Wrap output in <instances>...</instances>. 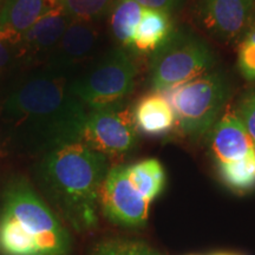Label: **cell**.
<instances>
[{"label": "cell", "instance_id": "484cf974", "mask_svg": "<svg viewBox=\"0 0 255 255\" xmlns=\"http://www.w3.org/2000/svg\"><path fill=\"white\" fill-rule=\"evenodd\" d=\"M0 2H1V0H0Z\"/></svg>", "mask_w": 255, "mask_h": 255}, {"label": "cell", "instance_id": "9a60e30c", "mask_svg": "<svg viewBox=\"0 0 255 255\" xmlns=\"http://www.w3.org/2000/svg\"><path fill=\"white\" fill-rule=\"evenodd\" d=\"M170 13L161 9L143 8V13L133 36L132 49L142 53H154L174 31Z\"/></svg>", "mask_w": 255, "mask_h": 255}, {"label": "cell", "instance_id": "277c9868", "mask_svg": "<svg viewBox=\"0 0 255 255\" xmlns=\"http://www.w3.org/2000/svg\"><path fill=\"white\" fill-rule=\"evenodd\" d=\"M214 51L188 27L174 28L161 47L151 55L149 82L156 92H168L212 71Z\"/></svg>", "mask_w": 255, "mask_h": 255}, {"label": "cell", "instance_id": "7402d4cb", "mask_svg": "<svg viewBox=\"0 0 255 255\" xmlns=\"http://www.w3.org/2000/svg\"><path fill=\"white\" fill-rule=\"evenodd\" d=\"M235 113L244 123L255 148V87L248 89L241 95Z\"/></svg>", "mask_w": 255, "mask_h": 255}, {"label": "cell", "instance_id": "e0dca14e", "mask_svg": "<svg viewBox=\"0 0 255 255\" xmlns=\"http://www.w3.org/2000/svg\"><path fill=\"white\" fill-rule=\"evenodd\" d=\"M128 173L136 189L150 203L164 189L165 173L158 159L148 158L128 165Z\"/></svg>", "mask_w": 255, "mask_h": 255}, {"label": "cell", "instance_id": "4316f807", "mask_svg": "<svg viewBox=\"0 0 255 255\" xmlns=\"http://www.w3.org/2000/svg\"><path fill=\"white\" fill-rule=\"evenodd\" d=\"M254 23H255V20H254Z\"/></svg>", "mask_w": 255, "mask_h": 255}, {"label": "cell", "instance_id": "52a82bcc", "mask_svg": "<svg viewBox=\"0 0 255 255\" xmlns=\"http://www.w3.org/2000/svg\"><path fill=\"white\" fill-rule=\"evenodd\" d=\"M81 142L105 156H122L132 151L138 142L133 113L123 103L91 109Z\"/></svg>", "mask_w": 255, "mask_h": 255}, {"label": "cell", "instance_id": "ba28073f", "mask_svg": "<svg viewBox=\"0 0 255 255\" xmlns=\"http://www.w3.org/2000/svg\"><path fill=\"white\" fill-rule=\"evenodd\" d=\"M149 206L150 202L130 180L128 165L109 169L100 195V207L105 218L123 227H143L148 220Z\"/></svg>", "mask_w": 255, "mask_h": 255}, {"label": "cell", "instance_id": "cb8c5ba5", "mask_svg": "<svg viewBox=\"0 0 255 255\" xmlns=\"http://www.w3.org/2000/svg\"><path fill=\"white\" fill-rule=\"evenodd\" d=\"M144 8L161 9L171 13L175 9L180 8L186 0H132Z\"/></svg>", "mask_w": 255, "mask_h": 255}, {"label": "cell", "instance_id": "d4e9b609", "mask_svg": "<svg viewBox=\"0 0 255 255\" xmlns=\"http://www.w3.org/2000/svg\"><path fill=\"white\" fill-rule=\"evenodd\" d=\"M214 255H239V254H234V253H218Z\"/></svg>", "mask_w": 255, "mask_h": 255}, {"label": "cell", "instance_id": "4fadbf2b", "mask_svg": "<svg viewBox=\"0 0 255 255\" xmlns=\"http://www.w3.org/2000/svg\"><path fill=\"white\" fill-rule=\"evenodd\" d=\"M56 6V0H1L0 34L18 45L25 32Z\"/></svg>", "mask_w": 255, "mask_h": 255}, {"label": "cell", "instance_id": "5bb4252c", "mask_svg": "<svg viewBox=\"0 0 255 255\" xmlns=\"http://www.w3.org/2000/svg\"><path fill=\"white\" fill-rule=\"evenodd\" d=\"M132 113L137 130L150 137L165 135L176 123L173 107L162 92L154 91L143 96Z\"/></svg>", "mask_w": 255, "mask_h": 255}, {"label": "cell", "instance_id": "7a4b0ae2", "mask_svg": "<svg viewBox=\"0 0 255 255\" xmlns=\"http://www.w3.org/2000/svg\"><path fill=\"white\" fill-rule=\"evenodd\" d=\"M108 157L82 142L47 152L37 168L44 194L77 232L98 225L100 195L109 171Z\"/></svg>", "mask_w": 255, "mask_h": 255}, {"label": "cell", "instance_id": "7c38bea8", "mask_svg": "<svg viewBox=\"0 0 255 255\" xmlns=\"http://www.w3.org/2000/svg\"><path fill=\"white\" fill-rule=\"evenodd\" d=\"M208 142L216 164L238 161L255 152L253 142L235 110L223 111L209 131Z\"/></svg>", "mask_w": 255, "mask_h": 255}, {"label": "cell", "instance_id": "5b68a950", "mask_svg": "<svg viewBox=\"0 0 255 255\" xmlns=\"http://www.w3.org/2000/svg\"><path fill=\"white\" fill-rule=\"evenodd\" d=\"M231 83L222 71H209L168 91V101L181 131L191 139L209 133L231 97Z\"/></svg>", "mask_w": 255, "mask_h": 255}, {"label": "cell", "instance_id": "2e32d148", "mask_svg": "<svg viewBox=\"0 0 255 255\" xmlns=\"http://www.w3.org/2000/svg\"><path fill=\"white\" fill-rule=\"evenodd\" d=\"M143 8L132 0H116L111 6L110 30L120 47L132 49L133 36L141 20Z\"/></svg>", "mask_w": 255, "mask_h": 255}, {"label": "cell", "instance_id": "30bf717a", "mask_svg": "<svg viewBox=\"0 0 255 255\" xmlns=\"http://www.w3.org/2000/svg\"><path fill=\"white\" fill-rule=\"evenodd\" d=\"M100 31L95 23L72 20L56 46L46 57L43 68L55 75L69 77L84 64L97 45Z\"/></svg>", "mask_w": 255, "mask_h": 255}, {"label": "cell", "instance_id": "8fae6325", "mask_svg": "<svg viewBox=\"0 0 255 255\" xmlns=\"http://www.w3.org/2000/svg\"><path fill=\"white\" fill-rule=\"evenodd\" d=\"M72 20L60 6L50 9L23 34L17 46L15 63L26 69L44 64Z\"/></svg>", "mask_w": 255, "mask_h": 255}, {"label": "cell", "instance_id": "6da1fadb", "mask_svg": "<svg viewBox=\"0 0 255 255\" xmlns=\"http://www.w3.org/2000/svg\"><path fill=\"white\" fill-rule=\"evenodd\" d=\"M88 113L69 79L43 66L21 73L0 98V128L18 148L50 152L81 142Z\"/></svg>", "mask_w": 255, "mask_h": 255}, {"label": "cell", "instance_id": "603a6c76", "mask_svg": "<svg viewBox=\"0 0 255 255\" xmlns=\"http://www.w3.org/2000/svg\"><path fill=\"white\" fill-rule=\"evenodd\" d=\"M17 44L0 34V75L17 59Z\"/></svg>", "mask_w": 255, "mask_h": 255}, {"label": "cell", "instance_id": "ffe728a7", "mask_svg": "<svg viewBox=\"0 0 255 255\" xmlns=\"http://www.w3.org/2000/svg\"><path fill=\"white\" fill-rule=\"evenodd\" d=\"M90 255H161L145 242L130 239H107L95 245Z\"/></svg>", "mask_w": 255, "mask_h": 255}, {"label": "cell", "instance_id": "44dd1931", "mask_svg": "<svg viewBox=\"0 0 255 255\" xmlns=\"http://www.w3.org/2000/svg\"><path fill=\"white\" fill-rule=\"evenodd\" d=\"M238 68L245 79L255 81V23L239 41Z\"/></svg>", "mask_w": 255, "mask_h": 255}, {"label": "cell", "instance_id": "ac0fdd59", "mask_svg": "<svg viewBox=\"0 0 255 255\" xmlns=\"http://www.w3.org/2000/svg\"><path fill=\"white\" fill-rule=\"evenodd\" d=\"M219 175L228 188L248 191L255 188V152L228 163L218 164Z\"/></svg>", "mask_w": 255, "mask_h": 255}, {"label": "cell", "instance_id": "3957f363", "mask_svg": "<svg viewBox=\"0 0 255 255\" xmlns=\"http://www.w3.org/2000/svg\"><path fill=\"white\" fill-rule=\"evenodd\" d=\"M71 238L24 177L8 181L0 206V255H69Z\"/></svg>", "mask_w": 255, "mask_h": 255}, {"label": "cell", "instance_id": "8992f818", "mask_svg": "<svg viewBox=\"0 0 255 255\" xmlns=\"http://www.w3.org/2000/svg\"><path fill=\"white\" fill-rule=\"evenodd\" d=\"M137 66L126 49L102 55L82 75L69 82L70 91L91 109L123 103L135 89Z\"/></svg>", "mask_w": 255, "mask_h": 255}, {"label": "cell", "instance_id": "d6986e66", "mask_svg": "<svg viewBox=\"0 0 255 255\" xmlns=\"http://www.w3.org/2000/svg\"><path fill=\"white\" fill-rule=\"evenodd\" d=\"M56 4L73 20L95 23L109 13L113 0H56Z\"/></svg>", "mask_w": 255, "mask_h": 255}, {"label": "cell", "instance_id": "9c48e42d", "mask_svg": "<svg viewBox=\"0 0 255 255\" xmlns=\"http://www.w3.org/2000/svg\"><path fill=\"white\" fill-rule=\"evenodd\" d=\"M197 24L216 40L239 43L255 20V0H197Z\"/></svg>", "mask_w": 255, "mask_h": 255}]
</instances>
